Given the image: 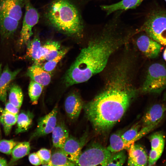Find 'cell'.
Here are the masks:
<instances>
[{
    "label": "cell",
    "mask_w": 166,
    "mask_h": 166,
    "mask_svg": "<svg viewBox=\"0 0 166 166\" xmlns=\"http://www.w3.org/2000/svg\"><path fill=\"white\" fill-rule=\"evenodd\" d=\"M129 70L124 65L117 66L102 91L83 105L86 117L96 132L103 133L109 130L123 117L135 97L136 90Z\"/></svg>",
    "instance_id": "1"
},
{
    "label": "cell",
    "mask_w": 166,
    "mask_h": 166,
    "mask_svg": "<svg viewBox=\"0 0 166 166\" xmlns=\"http://www.w3.org/2000/svg\"><path fill=\"white\" fill-rule=\"evenodd\" d=\"M117 23L113 21L106 24L81 50L65 75L67 87L84 82L102 71L113 53L131 37Z\"/></svg>",
    "instance_id": "2"
},
{
    "label": "cell",
    "mask_w": 166,
    "mask_h": 166,
    "mask_svg": "<svg viewBox=\"0 0 166 166\" xmlns=\"http://www.w3.org/2000/svg\"><path fill=\"white\" fill-rule=\"evenodd\" d=\"M45 16L48 23L57 31L71 37H82L84 27L81 16L69 0H53Z\"/></svg>",
    "instance_id": "3"
},
{
    "label": "cell",
    "mask_w": 166,
    "mask_h": 166,
    "mask_svg": "<svg viewBox=\"0 0 166 166\" xmlns=\"http://www.w3.org/2000/svg\"><path fill=\"white\" fill-rule=\"evenodd\" d=\"M25 0H0V34L4 39L12 37L22 18Z\"/></svg>",
    "instance_id": "4"
},
{
    "label": "cell",
    "mask_w": 166,
    "mask_h": 166,
    "mask_svg": "<svg viewBox=\"0 0 166 166\" xmlns=\"http://www.w3.org/2000/svg\"><path fill=\"white\" fill-rule=\"evenodd\" d=\"M112 155L107 148L93 144L81 152L75 164L76 166H107Z\"/></svg>",
    "instance_id": "5"
},
{
    "label": "cell",
    "mask_w": 166,
    "mask_h": 166,
    "mask_svg": "<svg viewBox=\"0 0 166 166\" xmlns=\"http://www.w3.org/2000/svg\"><path fill=\"white\" fill-rule=\"evenodd\" d=\"M166 87V67L163 65L154 63L149 67L143 84V92L160 93Z\"/></svg>",
    "instance_id": "6"
},
{
    "label": "cell",
    "mask_w": 166,
    "mask_h": 166,
    "mask_svg": "<svg viewBox=\"0 0 166 166\" xmlns=\"http://www.w3.org/2000/svg\"><path fill=\"white\" fill-rule=\"evenodd\" d=\"M141 29L154 40L160 44L166 45V13L152 14Z\"/></svg>",
    "instance_id": "7"
},
{
    "label": "cell",
    "mask_w": 166,
    "mask_h": 166,
    "mask_svg": "<svg viewBox=\"0 0 166 166\" xmlns=\"http://www.w3.org/2000/svg\"><path fill=\"white\" fill-rule=\"evenodd\" d=\"M25 13L18 45L20 47L26 45L33 35L32 29L38 23L39 18L38 12L30 0H25Z\"/></svg>",
    "instance_id": "8"
},
{
    "label": "cell",
    "mask_w": 166,
    "mask_h": 166,
    "mask_svg": "<svg viewBox=\"0 0 166 166\" xmlns=\"http://www.w3.org/2000/svg\"><path fill=\"white\" fill-rule=\"evenodd\" d=\"M57 107L56 105L47 115L40 118L36 128L31 136L30 139L43 136L52 132L57 123Z\"/></svg>",
    "instance_id": "9"
},
{
    "label": "cell",
    "mask_w": 166,
    "mask_h": 166,
    "mask_svg": "<svg viewBox=\"0 0 166 166\" xmlns=\"http://www.w3.org/2000/svg\"><path fill=\"white\" fill-rule=\"evenodd\" d=\"M87 137L86 133L79 138L70 135L61 148L68 159L74 164L87 142Z\"/></svg>",
    "instance_id": "10"
},
{
    "label": "cell",
    "mask_w": 166,
    "mask_h": 166,
    "mask_svg": "<svg viewBox=\"0 0 166 166\" xmlns=\"http://www.w3.org/2000/svg\"><path fill=\"white\" fill-rule=\"evenodd\" d=\"M136 44L139 49L148 58L157 57L160 51L161 44L146 35L140 36L136 40Z\"/></svg>",
    "instance_id": "11"
},
{
    "label": "cell",
    "mask_w": 166,
    "mask_h": 166,
    "mask_svg": "<svg viewBox=\"0 0 166 166\" xmlns=\"http://www.w3.org/2000/svg\"><path fill=\"white\" fill-rule=\"evenodd\" d=\"M83 105L81 96L77 92H72L67 97L64 107L67 116L69 119L74 121L78 118Z\"/></svg>",
    "instance_id": "12"
},
{
    "label": "cell",
    "mask_w": 166,
    "mask_h": 166,
    "mask_svg": "<svg viewBox=\"0 0 166 166\" xmlns=\"http://www.w3.org/2000/svg\"><path fill=\"white\" fill-rule=\"evenodd\" d=\"M148 159L146 151L141 145L134 143L131 145L128 151V166L147 165Z\"/></svg>",
    "instance_id": "13"
},
{
    "label": "cell",
    "mask_w": 166,
    "mask_h": 166,
    "mask_svg": "<svg viewBox=\"0 0 166 166\" xmlns=\"http://www.w3.org/2000/svg\"><path fill=\"white\" fill-rule=\"evenodd\" d=\"M21 70L18 69L12 71L6 65L2 72L0 76V101L6 103L7 92L10 85Z\"/></svg>",
    "instance_id": "14"
},
{
    "label": "cell",
    "mask_w": 166,
    "mask_h": 166,
    "mask_svg": "<svg viewBox=\"0 0 166 166\" xmlns=\"http://www.w3.org/2000/svg\"><path fill=\"white\" fill-rule=\"evenodd\" d=\"M27 75L33 81L43 86L48 85L51 80V75L43 69L40 64H34L29 67Z\"/></svg>",
    "instance_id": "15"
},
{
    "label": "cell",
    "mask_w": 166,
    "mask_h": 166,
    "mask_svg": "<svg viewBox=\"0 0 166 166\" xmlns=\"http://www.w3.org/2000/svg\"><path fill=\"white\" fill-rule=\"evenodd\" d=\"M61 50V44L58 41H49L41 45L38 64L44 61L51 60L55 57Z\"/></svg>",
    "instance_id": "16"
},
{
    "label": "cell",
    "mask_w": 166,
    "mask_h": 166,
    "mask_svg": "<svg viewBox=\"0 0 166 166\" xmlns=\"http://www.w3.org/2000/svg\"><path fill=\"white\" fill-rule=\"evenodd\" d=\"M166 111L165 105L156 104L152 105L143 117L142 121L144 127L159 123Z\"/></svg>",
    "instance_id": "17"
},
{
    "label": "cell",
    "mask_w": 166,
    "mask_h": 166,
    "mask_svg": "<svg viewBox=\"0 0 166 166\" xmlns=\"http://www.w3.org/2000/svg\"><path fill=\"white\" fill-rule=\"evenodd\" d=\"M68 130L63 121H57L52 132V141L53 147L62 148L69 136Z\"/></svg>",
    "instance_id": "18"
},
{
    "label": "cell",
    "mask_w": 166,
    "mask_h": 166,
    "mask_svg": "<svg viewBox=\"0 0 166 166\" xmlns=\"http://www.w3.org/2000/svg\"><path fill=\"white\" fill-rule=\"evenodd\" d=\"M144 0H121L119 2L110 5H103L101 8L105 11L107 15L119 10H127L136 8Z\"/></svg>",
    "instance_id": "19"
},
{
    "label": "cell",
    "mask_w": 166,
    "mask_h": 166,
    "mask_svg": "<svg viewBox=\"0 0 166 166\" xmlns=\"http://www.w3.org/2000/svg\"><path fill=\"white\" fill-rule=\"evenodd\" d=\"M26 45V57L33 61L34 63L37 64L39 51L42 45L38 34H36Z\"/></svg>",
    "instance_id": "20"
},
{
    "label": "cell",
    "mask_w": 166,
    "mask_h": 166,
    "mask_svg": "<svg viewBox=\"0 0 166 166\" xmlns=\"http://www.w3.org/2000/svg\"><path fill=\"white\" fill-rule=\"evenodd\" d=\"M33 117V114L30 111L22 112L18 114L16 122V134H18L27 131L32 124Z\"/></svg>",
    "instance_id": "21"
},
{
    "label": "cell",
    "mask_w": 166,
    "mask_h": 166,
    "mask_svg": "<svg viewBox=\"0 0 166 166\" xmlns=\"http://www.w3.org/2000/svg\"><path fill=\"white\" fill-rule=\"evenodd\" d=\"M31 149L28 142H18L13 148L10 164H12L29 154Z\"/></svg>",
    "instance_id": "22"
},
{
    "label": "cell",
    "mask_w": 166,
    "mask_h": 166,
    "mask_svg": "<svg viewBox=\"0 0 166 166\" xmlns=\"http://www.w3.org/2000/svg\"><path fill=\"white\" fill-rule=\"evenodd\" d=\"M48 166H76L69 160L61 148H57L51 154L50 162Z\"/></svg>",
    "instance_id": "23"
},
{
    "label": "cell",
    "mask_w": 166,
    "mask_h": 166,
    "mask_svg": "<svg viewBox=\"0 0 166 166\" xmlns=\"http://www.w3.org/2000/svg\"><path fill=\"white\" fill-rule=\"evenodd\" d=\"M8 90V101L20 109L23 99V95L21 87L14 84L10 86Z\"/></svg>",
    "instance_id": "24"
},
{
    "label": "cell",
    "mask_w": 166,
    "mask_h": 166,
    "mask_svg": "<svg viewBox=\"0 0 166 166\" xmlns=\"http://www.w3.org/2000/svg\"><path fill=\"white\" fill-rule=\"evenodd\" d=\"M121 132L112 134L109 140V144L107 148L112 153H115L128 148L127 145L121 138Z\"/></svg>",
    "instance_id": "25"
},
{
    "label": "cell",
    "mask_w": 166,
    "mask_h": 166,
    "mask_svg": "<svg viewBox=\"0 0 166 166\" xmlns=\"http://www.w3.org/2000/svg\"><path fill=\"white\" fill-rule=\"evenodd\" d=\"M18 115H15L3 110L0 117V122L3 127L6 135H8L10 133L12 126L16 123Z\"/></svg>",
    "instance_id": "26"
},
{
    "label": "cell",
    "mask_w": 166,
    "mask_h": 166,
    "mask_svg": "<svg viewBox=\"0 0 166 166\" xmlns=\"http://www.w3.org/2000/svg\"><path fill=\"white\" fill-rule=\"evenodd\" d=\"M43 86L39 83L31 80L28 89L29 96L32 103L37 104L43 90Z\"/></svg>",
    "instance_id": "27"
},
{
    "label": "cell",
    "mask_w": 166,
    "mask_h": 166,
    "mask_svg": "<svg viewBox=\"0 0 166 166\" xmlns=\"http://www.w3.org/2000/svg\"><path fill=\"white\" fill-rule=\"evenodd\" d=\"M69 50L67 48L61 49L57 55L53 59L47 61L42 66L46 71L51 73L56 68L58 62L66 55Z\"/></svg>",
    "instance_id": "28"
},
{
    "label": "cell",
    "mask_w": 166,
    "mask_h": 166,
    "mask_svg": "<svg viewBox=\"0 0 166 166\" xmlns=\"http://www.w3.org/2000/svg\"><path fill=\"white\" fill-rule=\"evenodd\" d=\"M140 128V125L136 124L121 134V138L128 148L136 141V137L139 131Z\"/></svg>",
    "instance_id": "29"
},
{
    "label": "cell",
    "mask_w": 166,
    "mask_h": 166,
    "mask_svg": "<svg viewBox=\"0 0 166 166\" xmlns=\"http://www.w3.org/2000/svg\"><path fill=\"white\" fill-rule=\"evenodd\" d=\"M151 149L163 150L164 146V137L160 132H156L152 135L150 138Z\"/></svg>",
    "instance_id": "30"
},
{
    "label": "cell",
    "mask_w": 166,
    "mask_h": 166,
    "mask_svg": "<svg viewBox=\"0 0 166 166\" xmlns=\"http://www.w3.org/2000/svg\"><path fill=\"white\" fill-rule=\"evenodd\" d=\"M112 154L107 166H122L124 163L126 159L125 152L123 150Z\"/></svg>",
    "instance_id": "31"
},
{
    "label": "cell",
    "mask_w": 166,
    "mask_h": 166,
    "mask_svg": "<svg viewBox=\"0 0 166 166\" xmlns=\"http://www.w3.org/2000/svg\"><path fill=\"white\" fill-rule=\"evenodd\" d=\"M18 143L13 140H0V152L7 155L11 154L13 148Z\"/></svg>",
    "instance_id": "32"
},
{
    "label": "cell",
    "mask_w": 166,
    "mask_h": 166,
    "mask_svg": "<svg viewBox=\"0 0 166 166\" xmlns=\"http://www.w3.org/2000/svg\"><path fill=\"white\" fill-rule=\"evenodd\" d=\"M37 153L40 159L41 164L43 166H48L51 160V151L45 148H42Z\"/></svg>",
    "instance_id": "33"
},
{
    "label": "cell",
    "mask_w": 166,
    "mask_h": 166,
    "mask_svg": "<svg viewBox=\"0 0 166 166\" xmlns=\"http://www.w3.org/2000/svg\"><path fill=\"white\" fill-rule=\"evenodd\" d=\"M163 151L151 149L148 159V165H152L156 163L161 155Z\"/></svg>",
    "instance_id": "34"
},
{
    "label": "cell",
    "mask_w": 166,
    "mask_h": 166,
    "mask_svg": "<svg viewBox=\"0 0 166 166\" xmlns=\"http://www.w3.org/2000/svg\"><path fill=\"white\" fill-rule=\"evenodd\" d=\"M30 163L35 166H39L41 164L40 159L37 152L30 154L28 157Z\"/></svg>",
    "instance_id": "35"
},
{
    "label": "cell",
    "mask_w": 166,
    "mask_h": 166,
    "mask_svg": "<svg viewBox=\"0 0 166 166\" xmlns=\"http://www.w3.org/2000/svg\"><path fill=\"white\" fill-rule=\"evenodd\" d=\"M19 109L8 101L6 104L4 110L11 113L17 115L18 114Z\"/></svg>",
    "instance_id": "36"
},
{
    "label": "cell",
    "mask_w": 166,
    "mask_h": 166,
    "mask_svg": "<svg viewBox=\"0 0 166 166\" xmlns=\"http://www.w3.org/2000/svg\"><path fill=\"white\" fill-rule=\"evenodd\" d=\"M7 163L6 160L0 157V166H6Z\"/></svg>",
    "instance_id": "37"
},
{
    "label": "cell",
    "mask_w": 166,
    "mask_h": 166,
    "mask_svg": "<svg viewBox=\"0 0 166 166\" xmlns=\"http://www.w3.org/2000/svg\"><path fill=\"white\" fill-rule=\"evenodd\" d=\"M3 110L2 109V108L0 107V117L2 114V113L3 111ZM1 137V129L0 128V139Z\"/></svg>",
    "instance_id": "38"
},
{
    "label": "cell",
    "mask_w": 166,
    "mask_h": 166,
    "mask_svg": "<svg viewBox=\"0 0 166 166\" xmlns=\"http://www.w3.org/2000/svg\"><path fill=\"white\" fill-rule=\"evenodd\" d=\"M163 57L164 59L166 61V48L165 49L164 51L163 54Z\"/></svg>",
    "instance_id": "39"
},
{
    "label": "cell",
    "mask_w": 166,
    "mask_h": 166,
    "mask_svg": "<svg viewBox=\"0 0 166 166\" xmlns=\"http://www.w3.org/2000/svg\"><path fill=\"white\" fill-rule=\"evenodd\" d=\"M2 65L1 64H0V76L2 73Z\"/></svg>",
    "instance_id": "40"
},
{
    "label": "cell",
    "mask_w": 166,
    "mask_h": 166,
    "mask_svg": "<svg viewBox=\"0 0 166 166\" xmlns=\"http://www.w3.org/2000/svg\"><path fill=\"white\" fill-rule=\"evenodd\" d=\"M166 2V0H164Z\"/></svg>",
    "instance_id": "41"
}]
</instances>
